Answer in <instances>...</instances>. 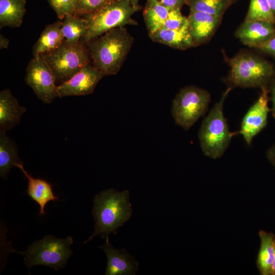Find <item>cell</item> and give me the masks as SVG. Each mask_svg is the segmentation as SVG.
Instances as JSON below:
<instances>
[{
	"mask_svg": "<svg viewBox=\"0 0 275 275\" xmlns=\"http://www.w3.org/2000/svg\"><path fill=\"white\" fill-rule=\"evenodd\" d=\"M275 16V0H267Z\"/></svg>",
	"mask_w": 275,
	"mask_h": 275,
	"instance_id": "836d02e7",
	"label": "cell"
},
{
	"mask_svg": "<svg viewBox=\"0 0 275 275\" xmlns=\"http://www.w3.org/2000/svg\"><path fill=\"white\" fill-rule=\"evenodd\" d=\"M149 36L154 42L176 49L184 50L195 46L189 31L188 21L179 29L162 28Z\"/></svg>",
	"mask_w": 275,
	"mask_h": 275,
	"instance_id": "2e32d148",
	"label": "cell"
},
{
	"mask_svg": "<svg viewBox=\"0 0 275 275\" xmlns=\"http://www.w3.org/2000/svg\"><path fill=\"white\" fill-rule=\"evenodd\" d=\"M266 155L269 161L275 168V144L268 149Z\"/></svg>",
	"mask_w": 275,
	"mask_h": 275,
	"instance_id": "1f68e13d",
	"label": "cell"
},
{
	"mask_svg": "<svg viewBox=\"0 0 275 275\" xmlns=\"http://www.w3.org/2000/svg\"><path fill=\"white\" fill-rule=\"evenodd\" d=\"M82 40L71 43L65 40L58 48L41 56L51 69L56 81L67 80L90 64V52Z\"/></svg>",
	"mask_w": 275,
	"mask_h": 275,
	"instance_id": "52a82bcc",
	"label": "cell"
},
{
	"mask_svg": "<svg viewBox=\"0 0 275 275\" xmlns=\"http://www.w3.org/2000/svg\"><path fill=\"white\" fill-rule=\"evenodd\" d=\"M261 93L255 102L243 116L239 131L245 143L251 145L253 139L266 126L268 115L270 111L268 106L269 97L268 87L261 88Z\"/></svg>",
	"mask_w": 275,
	"mask_h": 275,
	"instance_id": "30bf717a",
	"label": "cell"
},
{
	"mask_svg": "<svg viewBox=\"0 0 275 275\" xmlns=\"http://www.w3.org/2000/svg\"><path fill=\"white\" fill-rule=\"evenodd\" d=\"M187 22V17L181 13L180 9H171L162 28L177 30L182 28Z\"/></svg>",
	"mask_w": 275,
	"mask_h": 275,
	"instance_id": "83f0119b",
	"label": "cell"
},
{
	"mask_svg": "<svg viewBox=\"0 0 275 275\" xmlns=\"http://www.w3.org/2000/svg\"><path fill=\"white\" fill-rule=\"evenodd\" d=\"M275 24L263 21L244 20L235 33L244 44L257 48L275 33Z\"/></svg>",
	"mask_w": 275,
	"mask_h": 275,
	"instance_id": "4fadbf2b",
	"label": "cell"
},
{
	"mask_svg": "<svg viewBox=\"0 0 275 275\" xmlns=\"http://www.w3.org/2000/svg\"><path fill=\"white\" fill-rule=\"evenodd\" d=\"M269 92L271 94V101L272 102V114L274 118H275V77L273 79L270 84Z\"/></svg>",
	"mask_w": 275,
	"mask_h": 275,
	"instance_id": "4dcf8cb0",
	"label": "cell"
},
{
	"mask_svg": "<svg viewBox=\"0 0 275 275\" xmlns=\"http://www.w3.org/2000/svg\"><path fill=\"white\" fill-rule=\"evenodd\" d=\"M25 0H0V28H18L22 23Z\"/></svg>",
	"mask_w": 275,
	"mask_h": 275,
	"instance_id": "d6986e66",
	"label": "cell"
},
{
	"mask_svg": "<svg viewBox=\"0 0 275 275\" xmlns=\"http://www.w3.org/2000/svg\"><path fill=\"white\" fill-rule=\"evenodd\" d=\"M138 9V7L132 5L131 0H115L93 13L81 16L88 22V31L83 42L87 43L117 28L136 24L132 16Z\"/></svg>",
	"mask_w": 275,
	"mask_h": 275,
	"instance_id": "5b68a950",
	"label": "cell"
},
{
	"mask_svg": "<svg viewBox=\"0 0 275 275\" xmlns=\"http://www.w3.org/2000/svg\"><path fill=\"white\" fill-rule=\"evenodd\" d=\"M169 11L156 0H148L144 17L149 36L163 27Z\"/></svg>",
	"mask_w": 275,
	"mask_h": 275,
	"instance_id": "603a6c76",
	"label": "cell"
},
{
	"mask_svg": "<svg viewBox=\"0 0 275 275\" xmlns=\"http://www.w3.org/2000/svg\"><path fill=\"white\" fill-rule=\"evenodd\" d=\"M247 21H263L275 24V16L267 0H250Z\"/></svg>",
	"mask_w": 275,
	"mask_h": 275,
	"instance_id": "d4e9b609",
	"label": "cell"
},
{
	"mask_svg": "<svg viewBox=\"0 0 275 275\" xmlns=\"http://www.w3.org/2000/svg\"><path fill=\"white\" fill-rule=\"evenodd\" d=\"M93 202L92 214L95 222V230L85 244L98 235L104 238L111 233L116 234L117 229L132 215L128 190H104L95 196Z\"/></svg>",
	"mask_w": 275,
	"mask_h": 275,
	"instance_id": "6da1fadb",
	"label": "cell"
},
{
	"mask_svg": "<svg viewBox=\"0 0 275 275\" xmlns=\"http://www.w3.org/2000/svg\"><path fill=\"white\" fill-rule=\"evenodd\" d=\"M25 81L45 103L58 97L55 76L42 56L34 57L26 68Z\"/></svg>",
	"mask_w": 275,
	"mask_h": 275,
	"instance_id": "9c48e42d",
	"label": "cell"
},
{
	"mask_svg": "<svg viewBox=\"0 0 275 275\" xmlns=\"http://www.w3.org/2000/svg\"><path fill=\"white\" fill-rule=\"evenodd\" d=\"M190 10L222 16L231 4L230 0H187Z\"/></svg>",
	"mask_w": 275,
	"mask_h": 275,
	"instance_id": "cb8c5ba5",
	"label": "cell"
},
{
	"mask_svg": "<svg viewBox=\"0 0 275 275\" xmlns=\"http://www.w3.org/2000/svg\"><path fill=\"white\" fill-rule=\"evenodd\" d=\"M115 0H77L74 15L81 16L93 13Z\"/></svg>",
	"mask_w": 275,
	"mask_h": 275,
	"instance_id": "484cf974",
	"label": "cell"
},
{
	"mask_svg": "<svg viewBox=\"0 0 275 275\" xmlns=\"http://www.w3.org/2000/svg\"><path fill=\"white\" fill-rule=\"evenodd\" d=\"M18 149L15 143L6 134L0 131V176L4 179L10 170L18 164L23 163L18 156Z\"/></svg>",
	"mask_w": 275,
	"mask_h": 275,
	"instance_id": "44dd1931",
	"label": "cell"
},
{
	"mask_svg": "<svg viewBox=\"0 0 275 275\" xmlns=\"http://www.w3.org/2000/svg\"><path fill=\"white\" fill-rule=\"evenodd\" d=\"M158 3L169 10L180 9L187 2V0H156Z\"/></svg>",
	"mask_w": 275,
	"mask_h": 275,
	"instance_id": "f546056e",
	"label": "cell"
},
{
	"mask_svg": "<svg viewBox=\"0 0 275 275\" xmlns=\"http://www.w3.org/2000/svg\"><path fill=\"white\" fill-rule=\"evenodd\" d=\"M23 163L18 164L16 167L19 168L28 179L27 194L40 206L39 213L44 214V208L50 201H56L58 197L53 193L52 185L47 181L33 178L24 169Z\"/></svg>",
	"mask_w": 275,
	"mask_h": 275,
	"instance_id": "e0dca14e",
	"label": "cell"
},
{
	"mask_svg": "<svg viewBox=\"0 0 275 275\" xmlns=\"http://www.w3.org/2000/svg\"><path fill=\"white\" fill-rule=\"evenodd\" d=\"M228 63L230 70L227 81L232 86L268 87L275 77L272 66L254 54L240 53L229 60Z\"/></svg>",
	"mask_w": 275,
	"mask_h": 275,
	"instance_id": "277c9868",
	"label": "cell"
},
{
	"mask_svg": "<svg viewBox=\"0 0 275 275\" xmlns=\"http://www.w3.org/2000/svg\"><path fill=\"white\" fill-rule=\"evenodd\" d=\"M47 1L59 19H63L68 14H74L77 0Z\"/></svg>",
	"mask_w": 275,
	"mask_h": 275,
	"instance_id": "4316f807",
	"label": "cell"
},
{
	"mask_svg": "<svg viewBox=\"0 0 275 275\" xmlns=\"http://www.w3.org/2000/svg\"><path fill=\"white\" fill-rule=\"evenodd\" d=\"M257 49L275 58V33Z\"/></svg>",
	"mask_w": 275,
	"mask_h": 275,
	"instance_id": "f1b7e54d",
	"label": "cell"
},
{
	"mask_svg": "<svg viewBox=\"0 0 275 275\" xmlns=\"http://www.w3.org/2000/svg\"><path fill=\"white\" fill-rule=\"evenodd\" d=\"M222 16L190 10L187 17L195 46L207 42L214 34Z\"/></svg>",
	"mask_w": 275,
	"mask_h": 275,
	"instance_id": "5bb4252c",
	"label": "cell"
},
{
	"mask_svg": "<svg viewBox=\"0 0 275 275\" xmlns=\"http://www.w3.org/2000/svg\"><path fill=\"white\" fill-rule=\"evenodd\" d=\"M62 21H57L47 25L33 48L34 57L42 54L59 47L65 40L62 31Z\"/></svg>",
	"mask_w": 275,
	"mask_h": 275,
	"instance_id": "ac0fdd59",
	"label": "cell"
},
{
	"mask_svg": "<svg viewBox=\"0 0 275 275\" xmlns=\"http://www.w3.org/2000/svg\"><path fill=\"white\" fill-rule=\"evenodd\" d=\"M9 44V40L3 35H0V49L8 48Z\"/></svg>",
	"mask_w": 275,
	"mask_h": 275,
	"instance_id": "d6a6232c",
	"label": "cell"
},
{
	"mask_svg": "<svg viewBox=\"0 0 275 275\" xmlns=\"http://www.w3.org/2000/svg\"><path fill=\"white\" fill-rule=\"evenodd\" d=\"M272 275H275V245H274V259L272 265Z\"/></svg>",
	"mask_w": 275,
	"mask_h": 275,
	"instance_id": "e575fe53",
	"label": "cell"
},
{
	"mask_svg": "<svg viewBox=\"0 0 275 275\" xmlns=\"http://www.w3.org/2000/svg\"><path fill=\"white\" fill-rule=\"evenodd\" d=\"M230 1L231 2H233V1H235V0H230Z\"/></svg>",
	"mask_w": 275,
	"mask_h": 275,
	"instance_id": "8d00e7d4",
	"label": "cell"
},
{
	"mask_svg": "<svg viewBox=\"0 0 275 275\" xmlns=\"http://www.w3.org/2000/svg\"><path fill=\"white\" fill-rule=\"evenodd\" d=\"M133 42L124 27L112 29L95 38L87 45L93 65L104 76L115 75L120 70Z\"/></svg>",
	"mask_w": 275,
	"mask_h": 275,
	"instance_id": "7a4b0ae2",
	"label": "cell"
},
{
	"mask_svg": "<svg viewBox=\"0 0 275 275\" xmlns=\"http://www.w3.org/2000/svg\"><path fill=\"white\" fill-rule=\"evenodd\" d=\"M211 96L206 90L194 86L180 89L172 102V115L175 123L188 130L208 111Z\"/></svg>",
	"mask_w": 275,
	"mask_h": 275,
	"instance_id": "ba28073f",
	"label": "cell"
},
{
	"mask_svg": "<svg viewBox=\"0 0 275 275\" xmlns=\"http://www.w3.org/2000/svg\"><path fill=\"white\" fill-rule=\"evenodd\" d=\"M103 76L98 69L89 64L70 78L57 86L58 97L92 94Z\"/></svg>",
	"mask_w": 275,
	"mask_h": 275,
	"instance_id": "8fae6325",
	"label": "cell"
},
{
	"mask_svg": "<svg viewBox=\"0 0 275 275\" xmlns=\"http://www.w3.org/2000/svg\"><path fill=\"white\" fill-rule=\"evenodd\" d=\"M26 111L13 96L10 89L0 92V131H7L18 124Z\"/></svg>",
	"mask_w": 275,
	"mask_h": 275,
	"instance_id": "9a60e30c",
	"label": "cell"
},
{
	"mask_svg": "<svg viewBox=\"0 0 275 275\" xmlns=\"http://www.w3.org/2000/svg\"><path fill=\"white\" fill-rule=\"evenodd\" d=\"M73 239H65L52 235L45 236L30 244L26 251L18 252L24 256L25 264L28 269L36 265H45L56 270L63 269L73 254L70 245Z\"/></svg>",
	"mask_w": 275,
	"mask_h": 275,
	"instance_id": "8992f818",
	"label": "cell"
},
{
	"mask_svg": "<svg viewBox=\"0 0 275 275\" xmlns=\"http://www.w3.org/2000/svg\"><path fill=\"white\" fill-rule=\"evenodd\" d=\"M140 0H131L132 5L134 7H138V3Z\"/></svg>",
	"mask_w": 275,
	"mask_h": 275,
	"instance_id": "d590c367",
	"label": "cell"
},
{
	"mask_svg": "<svg viewBox=\"0 0 275 275\" xmlns=\"http://www.w3.org/2000/svg\"><path fill=\"white\" fill-rule=\"evenodd\" d=\"M260 246L257 259V266L261 275H272L274 259L275 235L271 232L261 230L259 232Z\"/></svg>",
	"mask_w": 275,
	"mask_h": 275,
	"instance_id": "ffe728a7",
	"label": "cell"
},
{
	"mask_svg": "<svg viewBox=\"0 0 275 275\" xmlns=\"http://www.w3.org/2000/svg\"><path fill=\"white\" fill-rule=\"evenodd\" d=\"M232 88L228 87L204 118L201 125L198 139L204 154L212 159L222 157L237 132H231L223 107L225 100Z\"/></svg>",
	"mask_w": 275,
	"mask_h": 275,
	"instance_id": "3957f363",
	"label": "cell"
},
{
	"mask_svg": "<svg viewBox=\"0 0 275 275\" xmlns=\"http://www.w3.org/2000/svg\"><path fill=\"white\" fill-rule=\"evenodd\" d=\"M106 254L107 263L105 275H135L139 263L125 250L114 248L108 236L104 244L99 246Z\"/></svg>",
	"mask_w": 275,
	"mask_h": 275,
	"instance_id": "7c38bea8",
	"label": "cell"
},
{
	"mask_svg": "<svg viewBox=\"0 0 275 275\" xmlns=\"http://www.w3.org/2000/svg\"><path fill=\"white\" fill-rule=\"evenodd\" d=\"M63 19L62 31L65 40L71 43L82 40L88 31L87 20L74 14H68Z\"/></svg>",
	"mask_w": 275,
	"mask_h": 275,
	"instance_id": "7402d4cb",
	"label": "cell"
}]
</instances>
